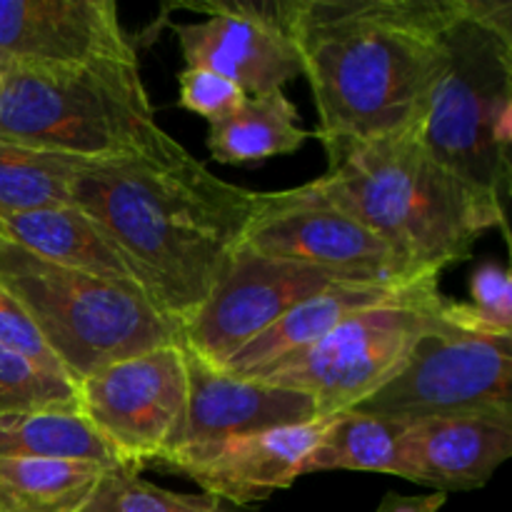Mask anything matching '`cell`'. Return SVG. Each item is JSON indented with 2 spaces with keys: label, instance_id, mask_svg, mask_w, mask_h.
I'll use <instances>...</instances> for the list:
<instances>
[{
  "label": "cell",
  "instance_id": "d6986e66",
  "mask_svg": "<svg viewBox=\"0 0 512 512\" xmlns=\"http://www.w3.org/2000/svg\"><path fill=\"white\" fill-rule=\"evenodd\" d=\"M315 133L300 125V113L283 90L248 95L218 123H210L205 145L215 163L253 165L303 148Z\"/></svg>",
  "mask_w": 512,
  "mask_h": 512
},
{
  "label": "cell",
  "instance_id": "8fae6325",
  "mask_svg": "<svg viewBox=\"0 0 512 512\" xmlns=\"http://www.w3.org/2000/svg\"><path fill=\"white\" fill-rule=\"evenodd\" d=\"M338 283L348 280L308 265L263 258L238 243L205 303L180 328V345L208 368L223 370L290 308Z\"/></svg>",
  "mask_w": 512,
  "mask_h": 512
},
{
  "label": "cell",
  "instance_id": "8992f818",
  "mask_svg": "<svg viewBox=\"0 0 512 512\" xmlns=\"http://www.w3.org/2000/svg\"><path fill=\"white\" fill-rule=\"evenodd\" d=\"M0 283L28 310L75 385L95 370L180 343V328L138 288L60 268L0 238Z\"/></svg>",
  "mask_w": 512,
  "mask_h": 512
},
{
  "label": "cell",
  "instance_id": "2e32d148",
  "mask_svg": "<svg viewBox=\"0 0 512 512\" xmlns=\"http://www.w3.org/2000/svg\"><path fill=\"white\" fill-rule=\"evenodd\" d=\"M512 455V413L413 420L400 443V475L435 493L483 488Z\"/></svg>",
  "mask_w": 512,
  "mask_h": 512
},
{
  "label": "cell",
  "instance_id": "83f0119b",
  "mask_svg": "<svg viewBox=\"0 0 512 512\" xmlns=\"http://www.w3.org/2000/svg\"><path fill=\"white\" fill-rule=\"evenodd\" d=\"M470 308L500 333L512 335V278L495 263L480 265L470 278Z\"/></svg>",
  "mask_w": 512,
  "mask_h": 512
},
{
  "label": "cell",
  "instance_id": "4316f807",
  "mask_svg": "<svg viewBox=\"0 0 512 512\" xmlns=\"http://www.w3.org/2000/svg\"><path fill=\"white\" fill-rule=\"evenodd\" d=\"M0 345L23 355L25 360L38 365L45 373L68 378V373L63 370L60 360L55 358L53 350L48 348V343L43 340L28 310L18 303V298L3 283H0Z\"/></svg>",
  "mask_w": 512,
  "mask_h": 512
},
{
  "label": "cell",
  "instance_id": "7c38bea8",
  "mask_svg": "<svg viewBox=\"0 0 512 512\" xmlns=\"http://www.w3.org/2000/svg\"><path fill=\"white\" fill-rule=\"evenodd\" d=\"M205 20L173 23L185 68H205L233 80L245 95L283 90L303 75L300 55L285 23V0H205L180 3Z\"/></svg>",
  "mask_w": 512,
  "mask_h": 512
},
{
  "label": "cell",
  "instance_id": "5b68a950",
  "mask_svg": "<svg viewBox=\"0 0 512 512\" xmlns=\"http://www.w3.org/2000/svg\"><path fill=\"white\" fill-rule=\"evenodd\" d=\"M165 130L138 58L0 70V140L83 160L135 153Z\"/></svg>",
  "mask_w": 512,
  "mask_h": 512
},
{
  "label": "cell",
  "instance_id": "cb8c5ba5",
  "mask_svg": "<svg viewBox=\"0 0 512 512\" xmlns=\"http://www.w3.org/2000/svg\"><path fill=\"white\" fill-rule=\"evenodd\" d=\"M83 512H255L213 495H188L158 488L128 468H110Z\"/></svg>",
  "mask_w": 512,
  "mask_h": 512
},
{
  "label": "cell",
  "instance_id": "277c9868",
  "mask_svg": "<svg viewBox=\"0 0 512 512\" xmlns=\"http://www.w3.org/2000/svg\"><path fill=\"white\" fill-rule=\"evenodd\" d=\"M415 138L470 193L508 215L512 145V5L453 0L443 70Z\"/></svg>",
  "mask_w": 512,
  "mask_h": 512
},
{
  "label": "cell",
  "instance_id": "52a82bcc",
  "mask_svg": "<svg viewBox=\"0 0 512 512\" xmlns=\"http://www.w3.org/2000/svg\"><path fill=\"white\" fill-rule=\"evenodd\" d=\"M440 278H423L393 298L350 315L328 335L250 380L305 393L318 418L348 413L398 375L425 330L438 323Z\"/></svg>",
  "mask_w": 512,
  "mask_h": 512
},
{
  "label": "cell",
  "instance_id": "ac0fdd59",
  "mask_svg": "<svg viewBox=\"0 0 512 512\" xmlns=\"http://www.w3.org/2000/svg\"><path fill=\"white\" fill-rule=\"evenodd\" d=\"M418 283V280H415ZM413 285V283H408ZM408 285H365V283H338L320 293L310 295L303 303L290 308L278 323L270 325L263 335L245 345L238 355L230 358L220 373H230L235 378H255L270 365L280 363L288 355L318 343L323 335L338 328L350 315L393 298Z\"/></svg>",
  "mask_w": 512,
  "mask_h": 512
},
{
  "label": "cell",
  "instance_id": "f1b7e54d",
  "mask_svg": "<svg viewBox=\"0 0 512 512\" xmlns=\"http://www.w3.org/2000/svg\"><path fill=\"white\" fill-rule=\"evenodd\" d=\"M448 500L445 493H430V495H400L388 493L380 500L375 512H438Z\"/></svg>",
  "mask_w": 512,
  "mask_h": 512
},
{
  "label": "cell",
  "instance_id": "9c48e42d",
  "mask_svg": "<svg viewBox=\"0 0 512 512\" xmlns=\"http://www.w3.org/2000/svg\"><path fill=\"white\" fill-rule=\"evenodd\" d=\"M240 245L263 258L308 265L348 283L408 285L418 275L375 230L330 200L315 180L258 193Z\"/></svg>",
  "mask_w": 512,
  "mask_h": 512
},
{
  "label": "cell",
  "instance_id": "6da1fadb",
  "mask_svg": "<svg viewBox=\"0 0 512 512\" xmlns=\"http://www.w3.org/2000/svg\"><path fill=\"white\" fill-rule=\"evenodd\" d=\"M255 198L168 133L135 153L83 160L70 178V203L118 245L150 303L178 328L238 248Z\"/></svg>",
  "mask_w": 512,
  "mask_h": 512
},
{
  "label": "cell",
  "instance_id": "484cf974",
  "mask_svg": "<svg viewBox=\"0 0 512 512\" xmlns=\"http://www.w3.org/2000/svg\"><path fill=\"white\" fill-rule=\"evenodd\" d=\"M178 105L200 115L208 123H218L245 103V90L233 80L205 68H185L178 73Z\"/></svg>",
  "mask_w": 512,
  "mask_h": 512
},
{
  "label": "cell",
  "instance_id": "30bf717a",
  "mask_svg": "<svg viewBox=\"0 0 512 512\" xmlns=\"http://www.w3.org/2000/svg\"><path fill=\"white\" fill-rule=\"evenodd\" d=\"M78 413L125 468L158 465L178 448L188 413V363L180 343L115 360L78 383Z\"/></svg>",
  "mask_w": 512,
  "mask_h": 512
},
{
  "label": "cell",
  "instance_id": "44dd1931",
  "mask_svg": "<svg viewBox=\"0 0 512 512\" xmlns=\"http://www.w3.org/2000/svg\"><path fill=\"white\" fill-rule=\"evenodd\" d=\"M105 470L78 460L0 458V512H83Z\"/></svg>",
  "mask_w": 512,
  "mask_h": 512
},
{
  "label": "cell",
  "instance_id": "3957f363",
  "mask_svg": "<svg viewBox=\"0 0 512 512\" xmlns=\"http://www.w3.org/2000/svg\"><path fill=\"white\" fill-rule=\"evenodd\" d=\"M315 183L375 230L418 275L440 278L448 265L468 260L488 230L508 235V215L435 163L415 138V128L343 150Z\"/></svg>",
  "mask_w": 512,
  "mask_h": 512
},
{
  "label": "cell",
  "instance_id": "7402d4cb",
  "mask_svg": "<svg viewBox=\"0 0 512 512\" xmlns=\"http://www.w3.org/2000/svg\"><path fill=\"white\" fill-rule=\"evenodd\" d=\"M405 425L408 423L403 420L378 418L355 410L330 415L328 428L305 465V475L358 470L398 478Z\"/></svg>",
  "mask_w": 512,
  "mask_h": 512
},
{
  "label": "cell",
  "instance_id": "e0dca14e",
  "mask_svg": "<svg viewBox=\"0 0 512 512\" xmlns=\"http://www.w3.org/2000/svg\"><path fill=\"white\" fill-rule=\"evenodd\" d=\"M0 238L60 268L143 290L118 245L75 205L0 218Z\"/></svg>",
  "mask_w": 512,
  "mask_h": 512
},
{
  "label": "cell",
  "instance_id": "4fadbf2b",
  "mask_svg": "<svg viewBox=\"0 0 512 512\" xmlns=\"http://www.w3.org/2000/svg\"><path fill=\"white\" fill-rule=\"evenodd\" d=\"M138 58L113 0H0V70Z\"/></svg>",
  "mask_w": 512,
  "mask_h": 512
},
{
  "label": "cell",
  "instance_id": "7a4b0ae2",
  "mask_svg": "<svg viewBox=\"0 0 512 512\" xmlns=\"http://www.w3.org/2000/svg\"><path fill=\"white\" fill-rule=\"evenodd\" d=\"M453 0H285L330 158L420 123Z\"/></svg>",
  "mask_w": 512,
  "mask_h": 512
},
{
  "label": "cell",
  "instance_id": "5bb4252c",
  "mask_svg": "<svg viewBox=\"0 0 512 512\" xmlns=\"http://www.w3.org/2000/svg\"><path fill=\"white\" fill-rule=\"evenodd\" d=\"M328 420L315 418L308 423L235 435L203 453L175 460L165 470L188 475L205 495L225 500L235 508L263 503L303 478L308 458L318 448Z\"/></svg>",
  "mask_w": 512,
  "mask_h": 512
},
{
  "label": "cell",
  "instance_id": "ba28073f",
  "mask_svg": "<svg viewBox=\"0 0 512 512\" xmlns=\"http://www.w3.org/2000/svg\"><path fill=\"white\" fill-rule=\"evenodd\" d=\"M353 410L403 423L512 413V335L480 320L468 303L445 300L398 375Z\"/></svg>",
  "mask_w": 512,
  "mask_h": 512
},
{
  "label": "cell",
  "instance_id": "ffe728a7",
  "mask_svg": "<svg viewBox=\"0 0 512 512\" xmlns=\"http://www.w3.org/2000/svg\"><path fill=\"white\" fill-rule=\"evenodd\" d=\"M0 458L78 460L103 468H125L78 410L0 415Z\"/></svg>",
  "mask_w": 512,
  "mask_h": 512
},
{
  "label": "cell",
  "instance_id": "d4e9b609",
  "mask_svg": "<svg viewBox=\"0 0 512 512\" xmlns=\"http://www.w3.org/2000/svg\"><path fill=\"white\" fill-rule=\"evenodd\" d=\"M35 410H78V385L0 345V415Z\"/></svg>",
  "mask_w": 512,
  "mask_h": 512
},
{
  "label": "cell",
  "instance_id": "9a60e30c",
  "mask_svg": "<svg viewBox=\"0 0 512 512\" xmlns=\"http://www.w3.org/2000/svg\"><path fill=\"white\" fill-rule=\"evenodd\" d=\"M185 363H188V413H185L183 438L168 458L160 460L158 468L165 470L175 460L203 453L235 435L278 428V425L308 423L318 418L313 400L298 390L220 373L188 353Z\"/></svg>",
  "mask_w": 512,
  "mask_h": 512
},
{
  "label": "cell",
  "instance_id": "603a6c76",
  "mask_svg": "<svg viewBox=\"0 0 512 512\" xmlns=\"http://www.w3.org/2000/svg\"><path fill=\"white\" fill-rule=\"evenodd\" d=\"M80 163L83 158L0 140V218L73 205L70 178Z\"/></svg>",
  "mask_w": 512,
  "mask_h": 512
}]
</instances>
